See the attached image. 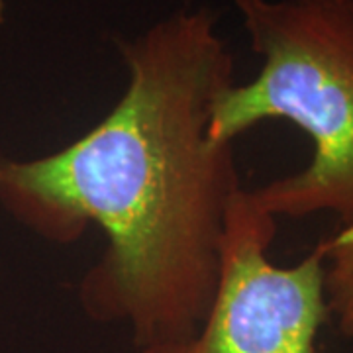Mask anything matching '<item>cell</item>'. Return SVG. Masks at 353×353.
Instances as JSON below:
<instances>
[{
	"label": "cell",
	"instance_id": "cell-2",
	"mask_svg": "<svg viewBox=\"0 0 353 353\" xmlns=\"http://www.w3.org/2000/svg\"><path fill=\"white\" fill-rule=\"evenodd\" d=\"M257 75L214 104L210 138L234 143L267 120H287L312 143L299 173L252 189L273 218L332 214L353 222V0H230Z\"/></svg>",
	"mask_w": 353,
	"mask_h": 353
},
{
	"label": "cell",
	"instance_id": "cell-4",
	"mask_svg": "<svg viewBox=\"0 0 353 353\" xmlns=\"http://www.w3.org/2000/svg\"><path fill=\"white\" fill-rule=\"evenodd\" d=\"M324 287L330 320L345 340L353 341V222L326 238Z\"/></svg>",
	"mask_w": 353,
	"mask_h": 353
},
{
	"label": "cell",
	"instance_id": "cell-3",
	"mask_svg": "<svg viewBox=\"0 0 353 353\" xmlns=\"http://www.w3.org/2000/svg\"><path fill=\"white\" fill-rule=\"evenodd\" d=\"M277 218L241 187L230 202L214 301L194 336L136 353H318L330 320L322 240L294 265H277L269 248Z\"/></svg>",
	"mask_w": 353,
	"mask_h": 353
},
{
	"label": "cell",
	"instance_id": "cell-1",
	"mask_svg": "<svg viewBox=\"0 0 353 353\" xmlns=\"http://www.w3.org/2000/svg\"><path fill=\"white\" fill-rule=\"evenodd\" d=\"M120 99L71 143L0 152V208L53 245L106 240L77 285L83 312L130 330L136 350L194 336L214 301L226 218L243 187L234 143L210 138L234 55L210 8L187 6L118 41Z\"/></svg>",
	"mask_w": 353,
	"mask_h": 353
},
{
	"label": "cell",
	"instance_id": "cell-5",
	"mask_svg": "<svg viewBox=\"0 0 353 353\" xmlns=\"http://www.w3.org/2000/svg\"><path fill=\"white\" fill-rule=\"evenodd\" d=\"M6 14H8V0H0V30L6 24Z\"/></svg>",
	"mask_w": 353,
	"mask_h": 353
}]
</instances>
